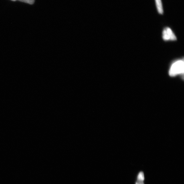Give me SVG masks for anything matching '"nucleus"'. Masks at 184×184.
<instances>
[{
	"label": "nucleus",
	"mask_w": 184,
	"mask_h": 184,
	"mask_svg": "<svg viewBox=\"0 0 184 184\" xmlns=\"http://www.w3.org/2000/svg\"><path fill=\"white\" fill-rule=\"evenodd\" d=\"M184 71V61L179 60L172 64L169 70V74L170 76L174 77L178 74L183 75Z\"/></svg>",
	"instance_id": "nucleus-1"
},
{
	"label": "nucleus",
	"mask_w": 184,
	"mask_h": 184,
	"mask_svg": "<svg viewBox=\"0 0 184 184\" xmlns=\"http://www.w3.org/2000/svg\"><path fill=\"white\" fill-rule=\"evenodd\" d=\"M163 38L165 41L176 40V35L169 27H166L164 29L163 32Z\"/></svg>",
	"instance_id": "nucleus-2"
},
{
	"label": "nucleus",
	"mask_w": 184,
	"mask_h": 184,
	"mask_svg": "<svg viewBox=\"0 0 184 184\" xmlns=\"http://www.w3.org/2000/svg\"><path fill=\"white\" fill-rule=\"evenodd\" d=\"M156 8L159 14L163 15L164 9L162 0H155Z\"/></svg>",
	"instance_id": "nucleus-3"
},
{
	"label": "nucleus",
	"mask_w": 184,
	"mask_h": 184,
	"mask_svg": "<svg viewBox=\"0 0 184 184\" xmlns=\"http://www.w3.org/2000/svg\"><path fill=\"white\" fill-rule=\"evenodd\" d=\"M145 179V177H144V175L143 172H140L137 176V181H144Z\"/></svg>",
	"instance_id": "nucleus-4"
},
{
	"label": "nucleus",
	"mask_w": 184,
	"mask_h": 184,
	"mask_svg": "<svg viewBox=\"0 0 184 184\" xmlns=\"http://www.w3.org/2000/svg\"><path fill=\"white\" fill-rule=\"evenodd\" d=\"M19 1L23 2L29 3V4H33L35 2V0H19Z\"/></svg>",
	"instance_id": "nucleus-5"
},
{
	"label": "nucleus",
	"mask_w": 184,
	"mask_h": 184,
	"mask_svg": "<svg viewBox=\"0 0 184 184\" xmlns=\"http://www.w3.org/2000/svg\"><path fill=\"white\" fill-rule=\"evenodd\" d=\"M135 184H144V181H137L136 182Z\"/></svg>",
	"instance_id": "nucleus-6"
},
{
	"label": "nucleus",
	"mask_w": 184,
	"mask_h": 184,
	"mask_svg": "<svg viewBox=\"0 0 184 184\" xmlns=\"http://www.w3.org/2000/svg\"><path fill=\"white\" fill-rule=\"evenodd\" d=\"M12 1H16V0H12Z\"/></svg>",
	"instance_id": "nucleus-7"
}]
</instances>
